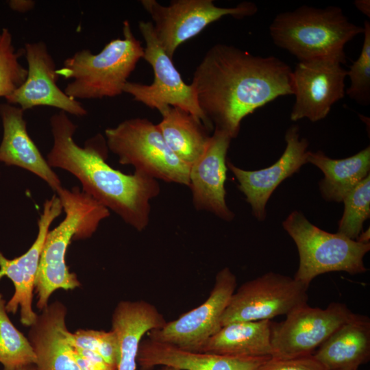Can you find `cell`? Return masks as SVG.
<instances>
[{
    "instance_id": "30",
    "label": "cell",
    "mask_w": 370,
    "mask_h": 370,
    "mask_svg": "<svg viewBox=\"0 0 370 370\" xmlns=\"http://www.w3.org/2000/svg\"><path fill=\"white\" fill-rule=\"evenodd\" d=\"M72 346L89 349L99 354L108 363L117 368L119 347L116 335L111 330H77L70 333Z\"/></svg>"
},
{
    "instance_id": "21",
    "label": "cell",
    "mask_w": 370,
    "mask_h": 370,
    "mask_svg": "<svg viewBox=\"0 0 370 370\" xmlns=\"http://www.w3.org/2000/svg\"><path fill=\"white\" fill-rule=\"evenodd\" d=\"M163 315L144 300L121 301L114 310L112 329L119 347L117 370H136L140 343L145 334L166 323Z\"/></svg>"
},
{
    "instance_id": "32",
    "label": "cell",
    "mask_w": 370,
    "mask_h": 370,
    "mask_svg": "<svg viewBox=\"0 0 370 370\" xmlns=\"http://www.w3.org/2000/svg\"><path fill=\"white\" fill-rule=\"evenodd\" d=\"M72 347L74 358L81 370H117L97 353L74 346Z\"/></svg>"
},
{
    "instance_id": "28",
    "label": "cell",
    "mask_w": 370,
    "mask_h": 370,
    "mask_svg": "<svg viewBox=\"0 0 370 370\" xmlns=\"http://www.w3.org/2000/svg\"><path fill=\"white\" fill-rule=\"evenodd\" d=\"M24 49L16 50L12 35L7 28H0V97L7 98L25 82L27 69L20 63Z\"/></svg>"
},
{
    "instance_id": "31",
    "label": "cell",
    "mask_w": 370,
    "mask_h": 370,
    "mask_svg": "<svg viewBox=\"0 0 370 370\" xmlns=\"http://www.w3.org/2000/svg\"><path fill=\"white\" fill-rule=\"evenodd\" d=\"M258 370H327L313 354L290 358L270 357Z\"/></svg>"
},
{
    "instance_id": "37",
    "label": "cell",
    "mask_w": 370,
    "mask_h": 370,
    "mask_svg": "<svg viewBox=\"0 0 370 370\" xmlns=\"http://www.w3.org/2000/svg\"><path fill=\"white\" fill-rule=\"evenodd\" d=\"M159 370H179V369L173 368V367H162V368H161Z\"/></svg>"
},
{
    "instance_id": "6",
    "label": "cell",
    "mask_w": 370,
    "mask_h": 370,
    "mask_svg": "<svg viewBox=\"0 0 370 370\" xmlns=\"http://www.w3.org/2000/svg\"><path fill=\"white\" fill-rule=\"evenodd\" d=\"M282 225L299 253V267L293 278L305 286L308 287L317 276L329 272L356 275L367 271L363 260L370 243L324 231L297 210L291 212Z\"/></svg>"
},
{
    "instance_id": "22",
    "label": "cell",
    "mask_w": 370,
    "mask_h": 370,
    "mask_svg": "<svg viewBox=\"0 0 370 370\" xmlns=\"http://www.w3.org/2000/svg\"><path fill=\"white\" fill-rule=\"evenodd\" d=\"M327 370H358L370 359V320L354 317L334 331L313 353Z\"/></svg>"
},
{
    "instance_id": "9",
    "label": "cell",
    "mask_w": 370,
    "mask_h": 370,
    "mask_svg": "<svg viewBox=\"0 0 370 370\" xmlns=\"http://www.w3.org/2000/svg\"><path fill=\"white\" fill-rule=\"evenodd\" d=\"M140 3L154 22L153 31L160 45L172 59L181 44L210 23L225 16L243 18L258 11L256 5L249 1L232 8L216 6L212 0H173L168 6L155 0H142Z\"/></svg>"
},
{
    "instance_id": "2",
    "label": "cell",
    "mask_w": 370,
    "mask_h": 370,
    "mask_svg": "<svg viewBox=\"0 0 370 370\" xmlns=\"http://www.w3.org/2000/svg\"><path fill=\"white\" fill-rule=\"evenodd\" d=\"M50 126L53 143L47 156L48 164L71 173L84 193L136 230H145L149 222L150 201L160 191L158 180L135 171L125 174L110 166L106 162V138L101 134L79 147L73 139L77 125L64 112L53 114Z\"/></svg>"
},
{
    "instance_id": "3",
    "label": "cell",
    "mask_w": 370,
    "mask_h": 370,
    "mask_svg": "<svg viewBox=\"0 0 370 370\" xmlns=\"http://www.w3.org/2000/svg\"><path fill=\"white\" fill-rule=\"evenodd\" d=\"M56 193L65 218L48 232L41 251L34 284L38 297L36 306L40 310L47 306L55 291L73 290L80 286L76 274L71 273L66 264V250L72 240L90 237L100 222L110 216L108 208L77 186L71 190L62 187Z\"/></svg>"
},
{
    "instance_id": "20",
    "label": "cell",
    "mask_w": 370,
    "mask_h": 370,
    "mask_svg": "<svg viewBox=\"0 0 370 370\" xmlns=\"http://www.w3.org/2000/svg\"><path fill=\"white\" fill-rule=\"evenodd\" d=\"M23 112L20 107L8 103L0 104L3 130L0 144V162L32 173L56 193L62 187L60 177L48 164L28 134Z\"/></svg>"
},
{
    "instance_id": "25",
    "label": "cell",
    "mask_w": 370,
    "mask_h": 370,
    "mask_svg": "<svg viewBox=\"0 0 370 370\" xmlns=\"http://www.w3.org/2000/svg\"><path fill=\"white\" fill-rule=\"evenodd\" d=\"M162 121L157 124L169 149L190 166L204 151L210 136L204 124L190 113L174 106L160 112Z\"/></svg>"
},
{
    "instance_id": "8",
    "label": "cell",
    "mask_w": 370,
    "mask_h": 370,
    "mask_svg": "<svg viewBox=\"0 0 370 370\" xmlns=\"http://www.w3.org/2000/svg\"><path fill=\"white\" fill-rule=\"evenodd\" d=\"M139 30L145 40L143 59L152 67V84L127 82L123 92L151 109L162 111L167 106L180 108L199 119L210 132L214 129L200 109L191 84H186L171 58L160 45L151 22L140 21Z\"/></svg>"
},
{
    "instance_id": "16",
    "label": "cell",
    "mask_w": 370,
    "mask_h": 370,
    "mask_svg": "<svg viewBox=\"0 0 370 370\" xmlns=\"http://www.w3.org/2000/svg\"><path fill=\"white\" fill-rule=\"evenodd\" d=\"M62 211L60 199L58 195H53L44 203L38 221L37 237L29 249L12 260L0 252V279L4 276L8 278L14 286V293L5 304L6 311L15 314L20 308L21 322L25 326H31L38 315L32 309V301L40 254L49 227Z\"/></svg>"
},
{
    "instance_id": "34",
    "label": "cell",
    "mask_w": 370,
    "mask_h": 370,
    "mask_svg": "<svg viewBox=\"0 0 370 370\" xmlns=\"http://www.w3.org/2000/svg\"><path fill=\"white\" fill-rule=\"evenodd\" d=\"M354 5L362 13L369 17L370 3L369 0H357L355 1Z\"/></svg>"
},
{
    "instance_id": "14",
    "label": "cell",
    "mask_w": 370,
    "mask_h": 370,
    "mask_svg": "<svg viewBox=\"0 0 370 370\" xmlns=\"http://www.w3.org/2000/svg\"><path fill=\"white\" fill-rule=\"evenodd\" d=\"M24 54L27 75L24 83L11 95L7 103L18 105L23 110L38 106H49L77 116L87 114L78 100L68 96L58 86L59 76L53 57L45 42H27Z\"/></svg>"
},
{
    "instance_id": "4",
    "label": "cell",
    "mask_w": 370,
    "mask_h": 370,
    "mask_svg": "<svg viewBox=\"0 0 370 370\" xmlns=\"http://www.w3.org/2000/svg\"><path fill=\"white\" fill-rule=\"evenodd\" d=\"M269 29L273 43L299 62L332 60L342 64L347 62L346 44L364 32L336 6L302 5L276 15Z\"/></svg>"
},
{
    "instance_id": "7",
    "label": "cell",
    "mask_w": 370,
    "mask_h": 370,
    "mask_svg": "<svg viewBox=\"0 0 370 370\" xmlns=\"http://www.w3.org/2000/svg\"><path fill=\"white\" fill-rule=\"evenodd\" d=\"M105 138L120 164L132 165L135 172L157 180L189 186L190 166L172 152L158 125L148 119L125 120L107 128Z\"/></svg>"
},
{
    "instance_id": "1",
    "label": "cell",
    "mask_w": 370,
    "mask_h": 370,
    "mask_svg": "<svg viewBox=\"0 0 370 370\" xmlns=\"http://www.w3.org/2000/svg\"><path fill=\"white\" fill-rule=\"evenodd\" d=\"M292 71L277 57L217 44L196 67L190 84L207 120L232 139L245 116L279 97L293 95Z\"/></svg>"
},
{
    "instance_id": "27",
    "label": "cell",
    "mask_w": 370,
    "mask_h": 370,
    "mask_svg": "<svg viewBox=\"0 0 370 370\" xmlns=\"http://www.w3.org/2000/svg\"><path fill=\"white\" fill-rule=\"evenodd\" d=\"M344 211L337 233L356 240L363 231V223L370 217V175L343 199Z\"/></svg>"
},
{
    "instance_id": "36",
    "label": "cell",
    "mask_w": 370,
    "mask_h": 370,
    "mask_svg": "<svg viewBox=\"0 0 370 370\" xmlns=\"http://www.w3.org/2000/svg\"><path fill=\"white\" fill-rule=\"evenodd\" d=\"M16 370H36L35 365H30L17 369Z\"/></svg>"
},
{
    "instance_id": "23",
    "label": "cell",
    "mask_w": 370,
    "mask_h": 370,
    "mask_svg": "<svg viewBox=\"0 0 370 370\" xmlns=\"http://www.w3.org/2000/svg\"><path fill=\"white\" fill-rule=\"evenodd\" d=\"M307 162L318 167L323 173L319 187L327 201L342 202L344 197L369 175L370 147L343 159H332L322 151L307 153Z\"/></svg>"
},
{
    "instance_id": "13",
    "label": "cell",
    "mask_w": 370,
    "mask_h": 370,
    "mask_svg": "<svg viewBox=\"0 0 370 370\" xmlns=\"http://www.w3.org/2000/svg\"><path fill=\"white\" fill-rule=\"evenodd\" d=\"M347 70L332 60L299 62L292 71L295 100L290 119H308L312 122L323 119L332 106L345 95Z\"/></svg>"
},
{
    "instance_id": "35",
    "label": "cell",
    "mask_w": 370,
    "mask_h": 370,
    "mask_svg": "<svg viewBox=\"0 0 370 370\" xmlns=\"http://www.w3.org/2000/svg\"><path fill=\"white\" fill-rule=\"evenodd\" d=\"M370 239V234H369V228H368L365 231H362L356 241H357L359 243H369Z\"/></svg>"
},
{
    "instance_id": "19",
    "label": "cell",
    "mask_w": 370,
    "mask_h": 370,
    "mask_svg": "<svg viewBox=\"0 0 370 370\" xmlns=\"http://www.w3.org/2000/svg\"><path fill=\"white\" fill-rule=\"evenodd\" d=\"M270 357H235L188 351L147 338L140 343L137 363L142 370L156 366L179 370H258Z\"/></svg>"
},
{
    "instance_id": "24",
    "label": "cell",
    "mask_w": 370,
    "mask_h": 370,
    "mask_svg": "<svg viewBox=\"0 0 370 370\" xmlns=\"http://www.w3.org/2000/svg\"><path fill=\"white\" fill-rule=\"evenodd\" d=\"M271 320L237 321L223 325L201 352L235 357L271 356Z\"/></svg>"
},
{
    "instance_id": "18",
    "label": "cell",
    "mask_w": 370,
    "mask_h": 370,
    "mask_svg": "<svg viewBox=\"0 0 370 370\" xmlns=\"http://www.w3.org/2000/svg\"><path fill=\"white\" fill-rule=\"evenodd\" d=\"M66 312L65 306L56 301L29 326L28 339L36 356V370H81L73 356Z\"/></svg>"
},
{
    "instance_id": "17",
    "label": "cell",
    "mask_w": 370,
    "mask_h": 370,
    "mask_svg": "<svg viewBox=\"0 0 370 370\" xmlns=\"http://www.w3.org/2000/svg\"><path fill=\"white\" fill-rule=\"evenodd\" d=\"M232 138L214 129L206 149L190 165L189 187L196 209L210 212L219 218L231 221L234 214L225 200L226 156Z\"/></svg>"
},
{
    "instance_id": "33",
    "label": "cell",
    "mask_w": 370,
    "mask_h": 370,
    "mask_svg": "<svg viewBox=\"0 0 370 370\" xmlns=\"http://www.w3.org/2000/svg\"><path fill=\"white\" fill-rule=\"evenodd\" d=\"M8 4L12 10L24 13L32 10L36 3L32 0H10Z\"/></svg>"
},
{
    "instance_id": "11",
    "label": "cell",
    "mask_w": 370,
    "mask_h": 370,
    "mask_svg": "<svg viewBox=\"0 0 370 370\" xmlns=\"http://www.w3.org/2000/svg\"><path fill=\"white\" fill-rule=\"evenodd\" d=\"M236 285V277L230 268L222 269L217 273L214 286L204 303L149 331L148 338L185 350L201 352L222 327L223 314Z\"/></svg>"
},
{
    "instance_id": "10",
    "label": "cell",
    "mask_w": 370,
    "mask_h": 370,
    "mask_svg": "<svg viewBox=\"0 0 370 370\" xmlns=\"http://www.w3.org/2000/svg\"><path fill=\"white\" fill-rule=\"evenodd\" d=\"M308 288L294 278L267 272L243 283L234 291L223 314L221 326L287 315L308 304Z\"/></svg>"
},
{
    "instance_id": "26",
    "label": "cell",
    "mask_w": 370,
    "mask_h": 370,
    "mask_svg": "<svg viewBox=\"0 0 370 370\" xmlns=\"http://www.w3.org/2000/svg\"><path fill=\"white\" fill-rule=\"evenodd\" d=\"M0 293V363L3 370H16L35 365L36 356L28 338L12 323Z\"/></svg>"
},
{
    "instance_id": "15",
    "label": "cell",
    "mask_w": 370,
    "mask_h": 370,
    "mask_svg": "<svg viewBox=\"0 0 370 370\" xmlns=\"http://www.w3.org/2000/svg\"><path fill=\"white\" fill-rule=\"evenodd\" d=\"M286 148L271 166L256 171L238 168L227 160V167L236 178L238 188L245 196L254 216L260 221L266 218V205L281 182L297 173L307 162L308 141L299 137V127L291 125L286 132Z\"/></svg>"
},
{
    "instance_id": "5",
    "label": "cell",
    "mask_w": 370,
    "mask_h": 370,
    "mask_svg": "<svg viewBox=\"0 0 370 370\" xmlns=\"http://www.w3.org/2000/svg\"><path fill=\"white\" fill-rule=\"evenodd\" d=\"M123 38L110 40L97 54L88 49L66 59L56 73L72 79L64 92L75 99L114 97L123 92L127 79L143 58L144 47L136 39L128 21L123 22Z\"/></svg>"
},
{
    "instance_id": "29",
    "label": "cell",
    "mask_w": 370,
    "mask_h": 370,
    "mask_svg": "<svg viewBox=\"0 0 370 370\" xmlns=\"http://www.w3.org/2000/svg\"><path fill=\"white\" fill-rule=\"evenodd\" d=\"M363 28L361 52L347 71L350 85L345 94L358 103L367 106L370 103V23L368 21H365Z\"/></svg>"
},
{
    "instance_id": "12",
    "label": "cell",
    "mask_w": 370,
    "mask_h": 370,
    "mask_svg": "<svg viewBox=\"0 0 370 370\" xmlns=\"http://www.w3.org/2000/svg\"><path fill=\"white\" fill-rule=\"evenodd\" d=\"M356 315L340 302H332L325 308L308 304L271 325V357L290 358L313 354L315 350L339 327Z\"/></svg>"
}]
</instances>
